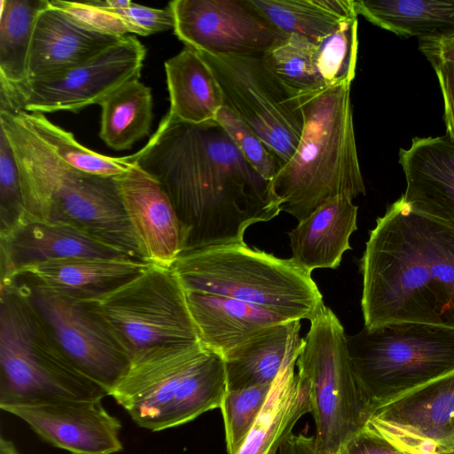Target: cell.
Masks as SVG:
<instances>
[{"mask_svg":"<svg viewBox=\"0 0 454 454\" xmlns=\"http://www.w3.org/2000/svg\"><path fill=\"white\" fill-rule=\"evenodd\" d=\"M406 189L402 195L413 210L454 226V143L447 135L414 137L399 151Z\"/></svg>","mask_w":454,"mask_h":454,"instance_id":"20","label":"cell"},{"mask_svg":"<svg viewBox=\"0 0 454 454\" xmlns=\"http://www.w3.org/2000/svg\"><path fill=\"white\" fill-rule=\"evenodd\" d=\"M101 401L62 400L2 410L24 420L44 442L72 454H114L123 449L121 424Z\"/></svg>","mask_w":454,"mask_h":454,"instance_id":"16","label":"cell"},{"mask_svg":"<svg viewBox=\"0 0 454 454\" xmlns=\"http://www.w3.org/2000/svg\"><path fill=\"white\" fill-rule=\"evenodd\" d=\"M111 11L138 28L142 36L174 28V15L168 5L156 9L131 3L127 7Z\"/></svg>","mask_w":454,"mask_h":454,"instance_id":"38","label":"cell"},{"mask_svg":"<svg viewBox=\"0 0 454 454\" xmlns=\"http://www.w3.org/2000/svg\"><path fill=\"white\" fill-rule=\"evenodd\" d=\"M357 15L399 36L438 37L454 31V0H354Z\"/></svg>","mask_w":454,"mask_h":454,"instance_id":"27","label":"cell"},{"mask_svg":"<svg viewBox=\"0 0 454 454\" xmlns=\"http://www.w3.org/2000/svg\"><path fill=\"white\" fill-rule=\"evenodd\" d=\"M0 127L18 164L24 215L69 223L131 258H141L115 176L70 166L18 113L0 111Z\"/></svg>","mask_w":454,"mask_h":454,"instance_id":"3","label":"cell"},{"mask_svg":"<svg viewBox=\"0 0 454 454\" xmlns=\"http://www.w3.org/2000/svg\"><path fill=\"white\" fill-rule=\"evenodd\" d=\"M136 163L163 188L188 234L187 248L242 244L246 230L281 211L270 182L215 121L166 114Z\"/></svg>","mask_w":454,"mask_h":454,"instance_id":"1","label":"cell"},{"mask_svg":"<svg viewBox=\"0 0 454 454\" xmlns=\"http://www.w3.org/2000/svg\"><path fill=\"white\" fill-rule=\"evenodd\" d=\"M20 285L65 356L110 393L130 359L103 323L80 300L32 282Z\"/></svg>","mask_w":454,"mask_h":454,"instance_id":"14","label":"cell"},{"mask_svg":"<svg viewBox=\"0 0 454 454\" xmlns=\"http://www.w3.org/2000/svg\"><path fill=\"white\" fill-rule=\"evenodd\" d=\"M357 19L348 21L317 43V67L327 86L350 84L358 52Z\"/></svg>","mask_w":454,"mask_h":454,"instance_id":"34","label":"cell"},{"mask_svg":"<svg viewBox=\"0 0 454 454\" xmlns=\"http://www.w3.org/2000/svg\"><path fill=\"white\" fill-rule=\"evenodd\" d=\"M82 301L129 359L154 347L200 342L172 266L148 263L130 280Z\"/></svg>","mask_w":454,"mask_h":454,"instance_id":"10","label":"cell"},{"mask_svg":"<svg viewBox=\"0 0 454 454\" xmlns=\"http://www.w3.org/2000/svg\"><path fill=\"white\" fill-rule=\"evenodd\" d=\"M199 53L215 75L223 106L245 122L286 164L294 155L303 130L301 97L280 81L263 54Z\"/></svg>","mask_w":454,"mask_h":454,"instance_id":"11","label":"cell"},{"mask_svg":"<svg viewBox=\"0 0 454 454\" xmlns=\"http://www.w3.org/2000/svg\"><path fill=\"white\" fill-rule=\"evenodd\" d=\"M366 427L411 454L454 449V372L373 409Z\"/></svg>","mask_w":454,"mask_h":454,"instance_id":"15","label":"cell"},{"mask_svg":"<svg viewBox=\"0 0 454 454\" xmlns=\"http://www.w3.org/2000/svg\"><path fill=\"white\" fill-rule=\"evenodd\" d=\"M299 351L286 360L272 383L238 454H277L300 418L311 411L309 386L296 368Z\"/></svg>","mask_w":454,"mask_h":454,"instance_id":"24","label":"cell"},{"mask_svg":"<svg viewBox=\"0 0 454 454\" xmlns=\"http://www.w3.org/2000/svg\"><path fill=\"white\" fill-rule=\"evenodd\" d=\"M278 28L319 43L357 19L354 0H252Z\"/></svg>","mask_w":454,"mask_h":454,"instance_id":"29","label":"cell"},{"mask_svg":"<svg viewBox=\"0 0 454 454\" xmlns=\"http://www.w3.org/2000/svg\"><path fill=\"white\" fill-rule=\"evenodd\" d=\"M11 113V112H10ZM27 126L64 161L81 171L117 176L135 163V155L106 156L80 145L73 134L51 122L43 113L17 111Z\"/></svg>","mask_w":454,"mask_h":454,"instance_id":"31","label":"cell"},{"mask_svg":"<svg viewBox=\"0 0 454 454\" xmlns=\"http://www.w3.org/2000/svg\"><path fill=\"white\" fill-rule=\"evenodd\" d=\"M200 342L223 358L264 328L294 320L239 300L185 291Z\"/></svg>","mask_w":454,"mask_h":454,"instance_id":"22","label":"cell"},{"mask_svg":"<svg viewBox=\"0 0 454 454\" xmlns=\"http://www.w3.org/2000/svg\"><path fill=\"white\" fill-rule=\"evenodd\" d=\"M350 88L341 83L301 96L304 125L299 145L270 181L281 211L299 222L336 197L365 194Z\"/></svg>","mask_w":454,"mask_h":454,"instance_id":"4","label":"cell"},{"mask_svg":"<svg viewBox=\"0 0 454 454\" xmlns=\"http://www.w3.org/2000/svg\"><path fill=\"white\" fill-rule=\"evenodd\" d=\"M364 326L411 322L454 329V226L400 198L377 218L360 261Z\"/></svg>","mask_w":454,"mask_h":454,"instance_id":"2","label":"cell"},{"mask_svg":"<svg viewBox=\"0 0 454 454\" xmlns=\"http://www.w3.org/2000/svg\"><path fill=\"white\" fill-rule=\"evenodd\" d=\"M215 121L227 132L247 161L271 181L285 165L278 156L231 110L222 107Z\"/></svg>","mask_w":454,"mask_h":454,"instance_id":"35","label":"cell"},{"mask_svg":"<svg viewBox=\"0 0 454 454\" xmlns=\"http://www.w3.org/2000/svg\"><path fill=\"white\" fill-rule=\"evenodd\" d=\"M309 386L314 435L321 454H335L369 417V403L354 370L347 335L325 305L310 320L296 361Z\"/></svg>","mask_w":454,"mask_h":454,"instance_id":"9","label":"cell"},{"mask_svg":"<svg viewBox=\"0 0 454 454\" xmlns=\"http://www.w3.org/2000/svg\"><path fill=\"white\" fill-rule=\"evenodd\" d=\"M0 236L1 283L12 281L16 270L37 262L72 257H129L74 225L29 215Z\"/></svg>","mask_w":454,"mask_h":454,"instance_id":"18","label":"cell"},{"mask_svg":"<svg viewBox=\"0 0 454 454\" xmlns=\"http://www.w3.org/2000/svg\"><path fill=\"white\" fill-rule=\"evenodd\" d=\"M174 33L186 47L212 55H257L284 43L278 28L252 0H175Z\"/></svg>","mask_w":454,"mask_h":454,"instance_id":"13","label":"cell"},{"mask_svg":"<svg viewBox=\"0 0 454 454\" xmlns=\"http://www.w3.org/2000/svg\"><path fill=\"white\" fill-rule=\"evenodd\" d=\"M335 454H411L364 426L350 436Z\"/></svg>","mask_w":454,"mask_h":454,"instance_id":"39","label":"cell"},{"mask_svg":"<svg viewBox=\"0 0 454 454\" xmlns=\"http://www.w3.org/2000/svg\"><path fill=\"white\" fill-rule=\"evenodd\" d=\"M124 37L86 29L48 1L35 20L25 82L66 73L96 58Z\"/></svg>","mask_w":454,"mask_h":454,"instance_id":"19","label":"cell"},{"mask_svg":"<svg viewBox=\"0 0 454 454\" xmlns=\"http://www.w3.org/2000/svg\"><path fill=\"white\" fill-rule=\"evenodd\" d=\"M92 4L109 10H117L129 6L132 2L129 0H104L90 1Z\"/></svg>","mask_w":454,"mask_h":454,"instance_id":"43","label":"cell"},{"mask_svg":"<svg viewBox=\"0 0 454 454\" xmlns=\"http://www.w3.org/2000/svg\"><path fill=\"white\" fill-rule=\"evenodd\" d=\"M62 11L77 25L98 33L126 36L131 33L141 35L138 28L127 22L111 10L105 9L88 2H69L61 0L49 1Z\"/></svg>","mask_w":454,"mask_h":454,"instance_id":"37","label":"cell"},{"mask_svg":"<svg viewBox=\"0 0 454 454\" xmlns=\"http://www.w3.org/2000/svg\"><path fill=\"white\" fill-rule=\"evenodd\" d=\"M115 180L143 259L171 267L186 248L188 234L168 195L136 161Z\"/></svg>","mask_w":454,"mask_h":454,"instance_id":"17","label":"cell"},{"mask_svg":"<svg viewBox=\"0 0 454 454\" xmlns=\"http://www.w3.org/2000/svg\"><path fill=\"white\" fill-rule=\"evenodd\" d=\"M226 389L223 358L197 342L136 354L109 395L137 425L155 432L220 408Z\"/></svg>","mask_w":454,"mask_h":454,"instance_id":"5","label":"cell"},{"mask_svg":"<svg viewBox=\"0 0 454 454\" xmlns=\"http://www.w3.org/2000/svg\"><path fill=\"white\" fill-rule=\"evenodd\" d=\"M318 44L298 34L263 53V57L280 81L297 95L318 92L328 87L317 67Z\"/></svg>","mask_w":454,"mask_h":454,"instance_id":"32","label":"cell"},{"mask_svg":"<svg viewBox=\"0 0 454 454\" xmlns=\"http://www.w3.org/2000/svg\"><path fill=\"white\" fill-rule=\"evenodd\" d=\"M148 263L129 257H72L24 266L16 270L12 278L23 277L36 285L85 301L130 280Z\"/></svg>","mask_w":454,"mask_h":454,"instance_id":"21","label":"cell"},{"mask_svg":"<svg viewBox=\"0 0 454 454\" xmlns=\"http://www.w3.org/2000/svg\"><path fill=\"white\" fill-rule=\"evenodd\" d=\"M24 214L18 164L10 141L0 127V235L8 233Z\"/></svg>","mask_w":454,"mask_h":454,"instance_id":"36","label":"cell"},{"mask_svg":"<svg viewBox=\"0 0 454 454\" xmlns=\"http://www.w3.org/2000/svg\"><path fill=\"white\" fill-rule=\"evenodd\" d=\"M301 320L264 328L224 357L227 389L272 384L301 346Z\"/></svg>","mask_w":454,"mask_h":454,"instance_id":"25","label":"cell"},{"mask_svg":"<svg viewBox=\"0 0 454 454\" xmlns=\"http://www.w3.org/2000/svg\"><path fill=\"white\" fill-rule=\"evenodd\" d=\"M419 50L431 64L454 61V31L438 37L419 39Z\"/></svg>","mask_w":454,"mask_h":454,"instance_id":"41","label":"cell"},{"mask_svg":"<svg viewBox=\"0 0 454 454\" xmlns=\"http://www.w3.org/2000/svg\"><path fill=\"white\" fill-rule=\"evenodd\" d=\"M434 67L442 90L446 135L454 143V61H437Z\"/></svg>","mask_w":454,"mask_h":454,"instance_id":"40","label":"cell"},{"mask_svg":"<svg viewBox=\"0 0 454 454\" xmlns=\"http://www.w3.org/2000/svg\"><path fill=\"white\" fill-rule=\"evenodd\" d=\"M184 291L225 296L294 320L316 317L325 306L311 273L246 243L184 249L172 265Z\"/></svg>","mask_w":454,"mask_h":454,"instance_id":"6","label":"cell"},{"mask_svg":"<svg viewBox=\"0 0 454 454\" xmlns=\"http://www.w3.org/2000/svg\"><path fill=\"white\" fill-rule=\"evenodd\" d=\"M146 50L136 36H125L90 61L59 75L6 86L0 84V111L78 112L99 104L123 83L139 78Z\"/></svg>","mask_w":454,"mask_h":454,"instance_id":"12","label":"cell"},{"mask_svg":"<svg viewBox=\"0 0 454 454\" xmlns=\"http://www.w3.org/2000/svg\"><path fill=\"white\" fill-rule=\"evenodd\" d=\"M170 107L179 121L200 124L215 121L224 101L211 67L195 50L185 47L164 64Z\"/></svg>","mask_w":454,"mask_h":454,"instance_id":"26","label":"cell"},{"mask_svg":"<svg viewBox=\"0 0 454 454\" xmlns=\"http://www.w3.org/2000/svg\"><path fill=\"white\" fill-rule=\"evenodd\" d=\"M0 407L109 395L65 356L17 279L0 285Z\"/></svg>","mask_w":454,"mask_h":454,"instance_id":"7","label":"cell"},{"mask_svg":"<svg viewBox=\"0 0 454 454\" xmlns=\"http://www.w3.org/2000/svg\"><path fill=\"white\" fill-rule=\"evenodd\" d=\"M98 105L99 137L110 148L129 150L149 134L153 121L152 92L139 78L123 83Z\"/></svg>","mask_w":454,"mask_h":454,"instance_id":"28","label":"cell"},{"mask_svg":"<svg viewBox=\"0 0 454 454\" xmlns=\"http://www.w3.org/2000/svg\"><path fill=\"white\" fill-rule=\"evenodd\" d=\"M277 454H321L314 436L294 433L282 443Z\"/></svg>","mask_w":454,"mask_h":454,"instance_id":"42","label":"cell"},{"mask_svg":"<svg viewBox=\"0 0 454 454\" xmlns=\"http://www.w3.org/2000/svg\"><path fill=\"white\" fill-rule=\"evenodd\" d=\"M48 0H1L0 84L27 80V63L35 20Z\"/></svg>","mask_w":454,"mask_h":454,"instance_id":"30","label":"cell"},{"mask_svg":"<svg viewBox=\"0 0 454 454\" xmlns=\"http://www.w3.org/2000/svg\"><path fill=\"white\" fill-rule=\"evenodd\" d=\"M357 206L348 197H336L314 211L287 232L292 259L311 273L336 269L351 249L349 239L357 230Z\"/></svg>","mask_w":454,"mask_h":454,"instance_id":"23","label":"cell"},{"mask_svg":"<svg viewBox=\"0 0 454 454\" xmlns=\"http://www.w3.org/2000/svg\"><path fill=\"white\" fill-rule=\"evenodd\" d=\"M435 454H454V449L453 450H446V451H443V452L435 453Z\"/></svg>","mask_w":454,"mask_h":454,"instance_id":"44","label":"cell"},{"mask_svg":"<svg viewBox=\"0 0 454 454\" xmlns=\"http://www.w3.org/2000/svg\"><path fill=\"white\" fill-rule=\"evenodd\" d=\"M347 342L369 403V415L378 406L454 372V329L420 323H388L373 328L364 326L347 336Z\"/></svg>","mask_w":454,"mask_h":454,"instance_id":"8","label":"cell"},{"mask_svg":"<svg viewBox=\"0 0 454 454\" xmlns=\"http://www.w3.org/2000/svg\"><path fill=\"white\" fill-rule=\"evenodd\" d=\"M272 384L226 389L221 410L228 454H238L270 393Z\"/></svg>","mask_w":454,"mask_h":454,"instance_id":"33","label":"cell"}]
</instances>
